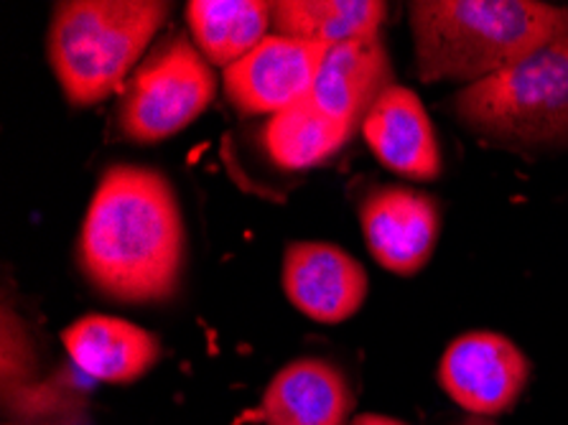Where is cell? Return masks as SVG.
Here are the masks:
<instances>
[{
  "instance_id": "cell-9",
  "label": "cell",
  "mask_w": 568,
  "mask_h": 425,
  "mask_svg": "<svg viewBox=\"0 0 568 425\" xmlns=\"http://www.w3.org/2000/svg\"><path fill=\"white\" fill-rule=\"evenodd\" d=\"M283 293L318 324H342L363 308L367 273L347 250L329 242H291L281 267Z\"/></svg>"
},
{
  "instance_id": "cell-7",
  "label": "cell",
  "mask_w": 568,
  "mask_h": 425,
  "mask_svg": "<svg viewBox=\"0 0 568 425\" xmlns=\"http://www.w3.org/2000/svg\"><path fill=\"white\" fill-rule=\"evenodd\" d=\"M326 51V43L268 33L222 72V87L240 112L273 118L312 94Z\"/></svg>"
},
{
  "instance_id": "cell-2",
  "label": "cell",
  "mask_w": 568,
  "mask_h": 425,
  "mask_svg": "<svg viewBox=\"0 0 568 425\" xmlns=\"http://www.w3.org/2000/svg\"><path fill=\"white\" fill-rule=\"evenodd\" d=\"M408 16L424 82L477 84L568 37V8L536 0H416Z\"/></svg>"
},
{
  "instance_id": "cell-3",
  "label": "cell",
  "mask_w": 568,
  "mask_h": 425,
  "mask_svg": "<svg viewBox=\"0 0 568 425\" xmlns=\"http://www.w3.org/2000/svg\"><path fill=\"white\" fill-rule=\"evenodd\" d=\"M159 0H62L51 11L47 54L69 105L108 100L169 21Z\"/></svg>"
},
{
  "instance_id": "cell-18",
  "label": "cell",
  "mask_w": 568,
  "mask_h": 425,
  "mask_svg": "<svg viewBox=\"0 0 568 425\" xmlns=\"http://www.w3.org/2000/svg\"><path fill=\"white\" fill-rule=\"evenodd\" d=\"M352 425H406L395 418H387V415H377V413H363L357 415L355 421H352Z\"/></svg>"
},
{
  "instance_id": "cell-15",
  "label": "cell",
  "mask_w": 568,
  "mask_h": 425,
  "mask_svg": "<svg viewBox=\"0 0 568 425\" xmlns=\"http://www.w3.org/2000/svg\"><path fill=\"white\" fill-rule=\"evenodd\" d=\"M387 6L381 0H275V33L337 47L347 41L381 39Z\"/></svg>"
},
{
  "instance_id": "cell-13",
  "label": "cell",
  "mask_w": 568,
  "mask_h": 425,
  "mask_svg": "<svg viewBox=\"0 0 568 425\" xmlns=\"http://www.w3.org/2000/svg\"><path fill=\"white\" fill-rule=\"evenodd\" d=\"M62 342L84 375L110 385L135 383L161 360V342L149 328L115 316L77 318L62 332Z\"/></svg>"
},
{
  "instance_id": "cell-5",
  "label": "cell",
  "mask_w": 568,
  "mask_h": 425,
  "mask_svg": "<svg viewBox=\"0 0 568 425\" xmlns=\"http://www.w3.org/2000/svg\"><path fill=\"white\" fill-rule=\"evenodd\" d=\"M217 94L212 64L186 37L163 41L135 69L118 105L120 135L133 143H159L204 115Z\"/></svg>"
},
{
  "instance_id": "cell-11",
  "label": "cell",
  "mask_w": 568,
  "mask_h": 425,
  "mask_svg": "<svg viewBox=\"0 0 568 425\" xmlns=\"http://www.w3.org/2000/svg\"><path fill=\"white\" fill-rule=\"evenodd\" d=\"M355 393L339 367L318 357H301L275 372L263 393L265 425H347Z\"/></svg>"
},
{
  "instance_id": "cell-14",
  "label": "cell",
  "mask_w": 568,
  "mask_h": 425,
  "mask_svg": "<svg viewBox=\"0 0 568 425\" xmlns=\"http://www.w3.org/2000/svg\"><path fill=\"white\" fill-rule=\"evenodd\" d=\"M186 26L194 47L225 72L268 37L271 3L265 0H192Z\"/></svg>"
},
{
  "instance_id": "cell-10",
  "label": "cell",
  "mask_w": 568,
  "mask_h": 425,
  "mask_svg": "<svg viewBox=\"0 0 568 425\" xmlns=\"http://www.w3.org/2000/svg\"><path fill=\"white\" fill-rule=\"evenodd\" d=\"M363 135L375 159L398 176L413 181L442 176L444 161L434 123L424 102L408 87H387L367 112Z\"/></svg>"
},
{
  "instance_id": "cell-12",
  "label": "cell",
  "mask_w": 568,
  "mask_h": 425,
  "mask_svg": "<svg viewBox=\"0 0 568 425\" xmlns=\"http://www.w3.org/2000/svg\"><path fill=\"white\" fill-rule=\"evenodd\" d=\"M387 87H393V64L385 43L347 41L326 51L308 100L357 133Z\"/></svg>"
},
{
  "instance_id": "cell-17",
  "label": "cell",
  "mask_w": 568,
  "mask_h": 425,
  "mask_svg": "<svg viewBox=\"0 0 568 425\" xmlns=\"http://www.w3.org/2000/svg\"><path fill=\"white\" fill-rule=\"evenodd\" d=\"M3 405L21 418L59 411L57 395L37 383V350L19 314L3 306Z\"/></svg>"
},
{
  "instance_id": "cell-16",
  "label": "cell",
  "mask_w": 568,
  "mask_h": 425,
  "mask_svg": "<svg viewBox=\"0 0 568 425\" xmlns=\"http://www.w3.org/2000/svg\"><path fill=\"white\" fill-rule=\"evenodd\" d=\"M352 135L355 130L306 98L268 120L263 130V145L275 166L304 171L332 159L344 143H349Z\"/></svg>"
},
{
  "instance_id": "cell-6",
  "label": "cell",
  "mask_w": 568,
  "mask_h": 425,
  "mask_svg": "<svg viewBox=\"0 0 568 425\" xmlns=\"http://www.w3.org/2000/svg\"><path fill=\"white\" fill-rule=\"evenodd\" d=\"M530 362L507 336L469 332L454 340L438 364V385L452 401L479 418L503 415L520 401Z\"/></svg>"
},
{
  "instance_id": "cell-8",
  "label": "cell",
  "mask_w": 568,
  "mask_h": 425,
  "mask_svg": "<svg viewBox=\"0 0 568 425\" xmlns=\"http://www.w3.org/2000/svg\"><path fill=\"white\" fill-rule=\"evenodd\" d=\"M359 224L377 265L395 275H416L436 250L442 210L432 194L385 184L363 196Z\"/></svg>"
},
{
  "instance_id": "cell-4",
  "label": "cell",
  "mask_w": 568,
  "mask_h": 425,
  "mask_svg": "<svg viewBox=\"0 0 568 425\" xmlns=\"http://www.w3.org/2000/svg\"><path fill=\"white\" fill-rule=\"evenodd\" d=\"M454 115L487 141L532 149L568 138V37L546 43L505 72L464 87Z\"/></svg>"
},
{
  "instance_id": "cell-19",
  "label": "cell",
  "mask_w": 568,
  "mask_h": 425,
  "mask_svg": "<svg viewBox=\"0 0 568 425\" xmlns=\"http://www.w3.org/2000/svg\"><path fill=\"white\" fill-rule=\"evenodd\" d=\"M456 425H495L489 418H479V415H469V418H462Z\"/></svg>"
},
{
  "instance_id": "cell-1",
  "label": "cell",
  "mask_w": 568,
  "mask_h": 425,
  "mask_svg": "<svg viewBox=\"0 0 568 425\" xmlns=\"http://www.w3.org/2000/svg\"><path fill=\"white\" fill-rule=\"evenodd\" d=\"M184 260V216L171 181L133 163L102 173L77 240V263L92 289L120 303L169 301Z\"/></svg>"
}]
</instances>
